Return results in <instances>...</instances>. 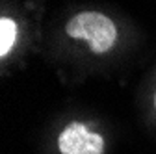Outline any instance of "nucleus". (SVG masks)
Masks as SVG:
<instances>
[{
	"label": "nucleus",
	"instance_id": "obj_2",
	"mask_svg": "<svg viewBox=\"0 0 156 154\" xmlns=\"http://www.w3.org/2000/svg\"><path fill=\"white\" fill-rule=\"evenodd\" d=\"M62 154H104V139L82 123H71L58 138Z\"/></svg>",
	"mask_w": 156,
	"mask_h": 154
},
{
	"label": "nucleus",
	"instance_id": "obj_1",
	"mask_svg": "<svg viewBox=\"0 0 156 154\" xmlns=\"http://www.w3.org/2000/svg\"><path fill=\"white\" fill-rule=\"evenodd\" d=\"M65 32L73 39H84L91 52L104 54L117 41V26L110 17L99 11H82L69 19Z\"/></svg>",
	"mask_w": 156,
	"mask_h": 154
},
{
	"label": "nucleus",
	"instance_id": "obj_4",
	"mask_svg": "<svg viewBox=\"0 0 156 154\" xmlns=\"http://www.w3.org/2000/svg\"><path fill=\"white\" fill-rule=\"evenodd\" d=\"M154 108H156V93H154Z\"/></svg>",
	"mask_w": 156,
	"mask_h": 154
},
{
	"label": "nucleus",
	"instance_id": "obj_3",
	"mask_svg": "<svg viewBox=\"0 0 156 154\" xmlns=\"http://www.w3.org/2000/svg\"><path fill=\"white\" fill-rule=\"evenodd\" d=\"M17 39V24L13 19L2 17L0 19V56L6 58Z\"/></svg>",
	"mask_w": 156,
	"mask_h": 154
}]
</instances>
